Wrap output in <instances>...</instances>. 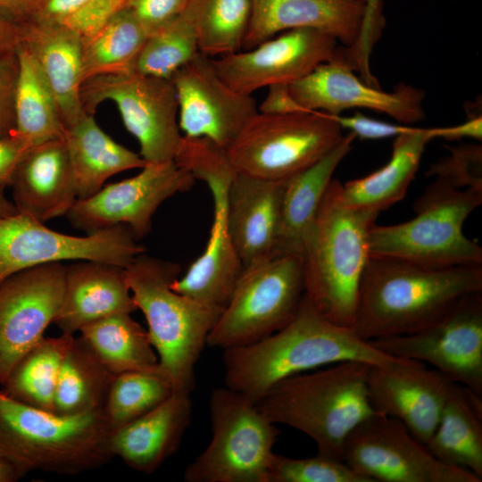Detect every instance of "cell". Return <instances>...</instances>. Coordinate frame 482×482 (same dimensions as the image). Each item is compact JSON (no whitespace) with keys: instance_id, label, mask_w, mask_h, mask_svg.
<instances>
[{"instance_id":"obj_20","label":"cell","mask_w":482,"mask_h":482,"mask_svg":"<svg viewBox=\"0 0 482 482\" xmlns=\"http://www.w3.org/2000/svg\"><path fill=\"white\" fill-rule=\"evenodd\" d=\"M295 100L305 110L330 115L352 108H366L386 113L404 125L425 118L421 89L401 83L385 92L365 83L340 60L319 64L304 77L288 85Z\"/></svg>"},{"instance_id":"obj_3","label":"cell","mask_w":482,"mask_h":482,"mask_svg":"<svg viewBox=\"0 0 482 482\" xmlns=\"http://www.w3.org/2000/svg\"><path fill=\"white\" fill-rule=\"evenodd\" d=\"M342 183L330 181L302 248L304 296L328 320L352 328L369 237L378 212L348 205Z\"/></svg>"},{"instance_id":"obj_26","label":"cell","mask_w":482,"mask_h":482,"mask_svg":"<svg viewBox=\"0 0 482 482\" xmlns=\"http://www.w3.org/2000/svg\"><path fill=\"white\" fill-rule=\"evenodd\" d=\"M191 417L190 395L173 392L153 410L112 431L113 457L138 472H154L178 451Z\"/></svg>"},{"instance_id":"obj_43","label":"cell","mask_w":482,"mask_h":482,"mask_svg":"<svg viewBox=\"0 0 482 482\" xmlns=\"http://www.w3.org/2000/svg\"><path fill=\"white\" fill-rule=\"evenodd\" d=\"M19 77L17 54L0 56V137L15 129V96Z\"/></svg>"},{"instance_id":"obj_11","label":"cell","mask_w":482,"mask_h":482,"mask_svg":"<svg viewBox=\"0 0 482 482\" xmlns=\"http://www.w3.org/2000/svg\"><path fill=\"white\" fill-rule=\"evenodd\" d=\"M344 136L335 117L322 112L290 114L257 112L226 149V154L237 172L281 180L319 161Z\"/></svg>"},{"instance_id":"obj_50","label":"cell","mask_w":482,"mask_h":482,"mask_svg":"<svg viewBox=\"0 0 482 482\" xmlns=\"http://www.w3.org/2000/svg\"><path fill=\"white\" fill-rule=\"evenodd\" d=\"M432 132L434 138H444L450 141L460 140L465 137L481 140L482 118L481 116H477L460 125L444 128H433Z\"/></svg>"},{"instance_id":"obj_16","label":"cell","mask_w":482,"mask_h":482,"mask_svg":"<svg viewBox=\"0 0 482 482\" xmlns=\"http://www.w3.org/2000/svg\"><path fill=\"white\" fill-rule=\"evenodd\" d=\"M195 180L174 160L147 162L134 177L77 199L66 216L74 228L87 234L124 226L140 238L149 233L159 206L172 195L189 190Z\"/></svg>"},{"instance_id":"obj_27","label":"cell","mask_w":482,"mask_h":482,"mask_svg":"<svg viewBox=\"0 0 482 482\" xmlns=\"http://www.w3.org/2000/svg\"><path fill=\"white\" fill-rule=\"evenodd\" d=\"M34 57L50 86L65 129L85 113L81 102V38L62 22L27 19L21 44Z\"/></svg>"},{"instance_id":"obj_1","label":"cell","mask_w":482,"mask_h":482,"mask_svg":"<svg viewBox=\"0 0 482 482\" xmlns=\"http://www.w3.org/2000/svg\"><path fill=\"white\" fill-rule=\"evenodd\" d=\"M396 358L361 338L352 328L322 316L303 295L293 319L250 345L224 349L225 385L255 403L278 382L341 362L385 365Z\"/></svg>"},{"instance_id":"obj_18","label":"cell","mask_w":482,"mask_h":482,"mask_svg":"<svg viewBox=\"0 0 482 482\" xmlns=\"http://www.w3.org/2000/svg\"><path fill=\"white\" fill-rule=\"evenodd\" d=\"M339 48L334 37L304 28L284 31L245 52L211 60L226 84L251 96L263 87L300 79L319 64L337 58Z\"/></svg>"},{"instance_id":"obj_38","label":"cell","mask_w":482,"mask_h":482,"mask_svg":"<svg viewBox=\"0 0 482 482\" xmlns=\"http://www.w3.org/2000/svg\"><path fill=\"white\" fill-rule=\"evenodd\" d=\"M173 393L160 371L114 375L103 411L112 431L153 410Z\"/></svg>"},{"instance_id":"obj_17","label":"cell","mask_w":482,"mask_h":482,"mask_svg":"<svg viewBox=\"0 0 482 482\" xmlns=\"http://www.w3.org/2000/svg\"><path fill=\"white\" fill-rule=\"evenodd\" d=\"M66 267L53 262L0 281V385L44 337L63 297Z\"/></svg>"},{"instance_id":"obj_10","label":"cell","mask_w":482,"mask_h":482,"mask_svg":"<svg viewBox=\"0 0 482 482\" xmlns=\"http://www.w3.org/2000/svg\"><path fill=\"white\" fill-rule=\"evenodd\" d=\"M303 295L300 253H275L244 268L207 345L224 350L275 333L293 319Z\"/></svg>"},{"instance_id":"obj_40","label":"cell","mask_w":482,"mask_h":482,"mask_svg":"<svg viewBox=\"0 0 482 482\" xmlns=\"http://www.w3.org/2000/svg\"><path fill=\"white\" fill-rule=\"evenodd\" d=\"M268 482H370L344 460L318 453L313 457L291 458L273 453Z\"/></svg>"},{"instance_id":"obj_45","label":"cell","mask_w":482,"mask_h":482,"mask_svg":"<svg viewBox=\"0 0 482 482\" xmlns=\"http://www.w3.org/2000/svg\"><path fill=\"white\" fill-rule=\"evenodd\" d=\"M342 129H349L361 139H383L409 131L412 126L397 125L367 117L360 112L352 116L333 115Z\"/></svg>"},{"instance_id":"obj_32","label":"cell","mask_w":482,"mask_h":482,"mask_svg":"<svg viewBox=\"0 0 482 482\" xmlns=\"http://www.w3.org/2000/svg\"><path fill=\"white\" fill-rule=\"evenodd\" d=\"M19 77L15 96V129L12 137L29 149L62 138L65 127L56 98L31 54L17 51Z\"/></svg>"},{"instance_id":"obj_4","label":"cell","mask_w":482,"mask_h":482,"mask_svg":"<svg viewBox=\"0 0 482 482\" xmlns=\"http://www.w3.org/2000/svg\"><path fill=\"white\" fill-rule=\"evenodd\" d=\"M370 366L341 362L291 376L276 384L257 404L275 424L311 437L318 453L342 459L349 435L376 413L368 392Z\"/></svg>"},{"instance_id":"obj_23","label":"cell","mask_w":482,"mask_h":482,"mask_svg":"<svg viewBox=\"0 0 482 482\" xmlns=\"http://www.w3.org/2000/svg\"><path fill=\"white\" fill-rule=\"evenodd\" d=\"M286 179L268 180L236 170L229 185L228 225L244 268L275 253Z\"/></svg>"},{"instance_id":"obj_12","label":"cell","mask_w":482,"mask_h":482,"mask_svg":"<svg viewBox=\"0 0 482 482\" xmlns=\"http://www.w3.org/2000/svg\"><path fill=\"white\" fill-rule=\"evenodd\" d=\"M80 95L83 109L89 114H95L105 101L117 106L146 162L174 160L183 135L179 132L177 95L170 79L136 71L102 75L86 80Z\"/></svg>"},{"instance_id":"obj_30","label":"cell","mask_w":482,"mask_h":482,"mask_svg":"<svg viewBox=\"0 0 482 482\" xmlns=\"http://www.w3.org/2000/svg\"><path fill=\"white\" fill-rule=\"evenodd\" d=\"M356 138L353 132L319 161L286 179L275 253L302 254L303 241L341 161ZM274 253V254H275Z\"/></svg>"},{"instance_id":"obj_7","label":"cell","mask_w":482,"mask_h":482,"mask_svg":"<svg viewBox=\"0 0 482 482\" xmlns=\"http://www.w3.org/2000/svg\"><path fill=\"white\" fill-rule=\"evenodd\" d=\"M482 204V188H457L436 179L414 204L415 217L370 231V256L446 268L482 264V247L462 230Z\"/></svg>"},{"instance_id":"obj_49","label":"cell","mask_w":482,"mask_h":482,"mask_svg":"<svg viewBox=\"0 0 482 482\" xmlns=\"http://www.w3.org/2000/svg\"><path fill=\"white\" fill-rule=\"evenodd\" d=\"M87 0H37L29 20L39 22H62Z\"/></svg>"},{"instance_id":"obj_8","label":"cell","mask_w":482,"mask_h":482,"mask_svg":"<svg viewBox=\"0 0 482 482\" xmlns=\"http://www.w3.org/2000/svg\"><path fill=\"white\" fill-rule=\"evenodd\" d=\"M174 161L206 183L213 202V219L204 251L170 287L204 303L224 308L244 270L227 216L228 188L236 170L226 150L205 137L183 136Z\"/></svg>"},{"instance_id":"obj_14","label":"cell","mask_w":482,"mask_h":482,"mask_svg":"<svg viewBox=\"0 0 482 482\" xmlns=\"http://www.w3.org/2000/svg\"><path fill=\"white\" fill-rule=\"evenodd\" d=\"M342 459L370 482H480L435 457L398 420L376 412L347 437Z\"/></svg>"},{"instance_id":"obj_13","label":"cell","mask_w":482,"mask_h":482,"mask_svg":"<svg viewBox=\"0 0 482 482\" xmlns=\"http://www.w3.org/2000/svg\"><path fill=\"white\" fill-rule=\"evenodd\" d=\"M124 226L83 237L52 230L26 214L0 218V281L21 270L63 261H93L128 267L145 248Z\"/></svg>"},{"instance_id":"obj_34","label":"cell","mask_w":482,"mask_h":482,"mask_svg":"<svg viewBox=\"0 0 482 482\" xmlns=\"http://www.w3.org/2000/svg\"><path fill=\"white\" fill-rule=\"evenodd\" d=\"M113 377L87 343L74 337L61 365L54 411L72 415L102 409Z\"/></svg>"},{"instance_id":"obj_48","label":"cell","mask_w":482,"mask_h":482,"mask_svg":"<svg viewBox=\"0 0 482 482\" xmlns=\"http://www.w3.org/2000/svg\"><path fill=\"white\" fill-rule=\"evenodd\" d=\"M26 21L27 19L0 11V56L17 54L22 44Z\"/></svg>"},{"instance_id":"obj_37","label":"cell","mask_w":482,"mask_h":482,"mask_svg":"<svg viewBox=\"0 0 482 482\" xmlns=\"http://www.w3.org/2000/svg\"><path fill=\"white\" fill-rule=\"evenodd\" d=\"M252 0H188L181 14L194 29L199 52L222 56L242 49Z\"/></svg>"},{"instance_id":"obj_24","label":"cell","mask_w":482,"mask_h":482,"mask_svg":"<svg viewBox=\"0 0 482 482\" xmlns=\"http://www.w3.org/2000/svg\"><path fill=\"white\" fill-rule=\"evenodd\" d=\"M10 187L18 212L43 223L66 215L78 196L64 138L31 147Z\"/></svg>"},{"instance_id":"obj_35","label":"cell","mask_w":482,"mask_h":482,"mask_svg":"<svg viewBox=\"0 0 482 482\" xmlns=\"http://www.w3.org/2000/svg\"><path fill=\"white\" fill-rule=\"evenodd\" d=\"M74 337H45L16 364L3 383V392L20 403L54 411L61 365Z\"/></svg>"},{"instance_id":"obj_28","label":"cell","mask_w":482,"mask_h":482,"mask_svg":"<svg viewBox=\"0 0 482 482\" xmlns=\"http://www.w3.org/2000/svg\"><path fill=\"white\" fill-rule=\"evenodd\" d=\"M78 199L99 191L112 176L147 162L140 154L114 141L97 124L94 114L85 112L63 136Z\"/></svg>"},{"instance_id":"obj_44","label":"cell","mask_w":482,"mask_h":482,"mask_svg":"<svg viewBox=\"0 0 482 482\" xmlns=\"http://www.w3.org/2000/svg\"><path fill=\"white\" fill-rule=\"evenodd\" d=\"M188 0H129L127 7L150 34L179 16Z\"/></svg>"},{"instance_id":"obj_42","label":"cell","mask_w":482,"mask_h":482,"mask_svg":"<svg viewBox=\"0 0 482 482\" xmlns=\"http://www.w3.org/2000/svg\"><path fill=\"white\" fill-rule=\"evenodd\" d=\"M129 0H87L62 23L81 39L87 38L103 29L119 12L126 8Z\"/></svg>"},{"instance_id":"obj_41","label":"cell","mask_w":482,"mask_h":482,"mask_svg":"<svg viewBox=\"0 0 482 482\" xmlns=\"http://www.w3.org/2000/svg\"><path fill=\"white\" fill-rule=\"evenodd\" d=\"M451 151L452 156L433 165L429 174L457 188H482L481 146L469 145Z\"/></svg>"},{"instance_id":"obj_22","label":"cell","mask_w":482,"mask_h":482,"mask_svg":"<svg viewBox=\"0 0 482 482\" xmlns=\"http://www.w3.org/2000/svg\"><path fill=\"white\" fill-rule=\"evenodd\" d=\"M366 0H252L242 49H251L279 32L314 29L351 47L360 38Z\"/></svg>"},{"instance_id":"obj_9","label":"cell","mask_w":482,"mask_h":482,"mask_svg":"<svg viewBox=\"0 0 482 482\" xmlns=\"http://www.w3.org/2000/svg\"><path fill=\"white\" fill-rule=\"evenodd\" d=\"M212 439L185 469L186 482H268L279 431L258 404L228 386L209 400Z\"/></svg>"},{"instance_id":"obj_54","label":"cell","mask_w":482,"mask_h":482,"mask_svg":"<svg viewBox=\"0 0 482 482\" xmlns=\"http://www.w3.org/2000/svg\"><path fill=\"white\" fill-rule=\"evenodd\" d=\"M16 212H18L12 201L6 198L3 191H0V218L10 216Z\"/></svg>"},{"instance_id":"obj_29","label":"cell","mask_w":482,"mask_h":482,"mask_svg":"<svg viewBox=\"0 0 482 482\" xmlns=\"http://www.w3.org/2000/svg\"><path fill=\"white\" fill-rule=\"evenodd\" d=\"M433 128L412 127L395 137L390 160L368 176L342 184L344 201L354 208L377 212L401 201L415 177Z\"/></svg>"},{"instance_id":"obj_15","label":"cell","mask_w":482,"mask_h":482,"mask_svg":"<svg viewBox=\"0 0 482 482\" xmlns=\"http://www.w3.org/2000/svg\"><path fill=\"white\" fill-rule=\"evenodd\" d=\"M370 342L391 356L430 364L482 396V291L464 295L422 330Z\"/></svg>"},{"instance_id":"obj_33","label":"cell","mask_w":482,"mask_h":482,"mask_svg":"<svg viewBox=\"0 0 482 482\" xmlns=\"http://www.w3.org/2000/svg\"><path fill=\"white\" fill-rule=\"evenodd\" d=\"M79 333L113 375L159 371L158 356L147 330L130 313L107 316L85 326Z\"/></svg>"},{"instance_id":"obj_47","label":"cell","mask_w":482,"mask_h":482,"mask_svg":"<svg viewBox=\"0 0 482 482\" xmlns=\"http://www.w3.org/2000/svg\"><path fill=\"white\" fill-rule=\"evenodd\" d=\"M269 87L258 112L266 114H290L312 112L303 108L292 96L287 84H275Z\"/></svg>"},{"instance_id":"obj_19","label":"cell","mask_w":482,"mask_h":482,"mask_svg":"<svg viewBox=\"0 0 482 482\" xmlns=\"http://www.w3.org/2000/svg\"><path fill=\"white\" fill-rule=\"evenodd\" d=\"M170 80L177 95L179 129L185 137H205L226 150L258 112L253 97L226 84L211 58L201 53Z\"/></svg>"},{"instance_id":"obj_53","label":"cell","mask_w":482,"mask_h":482,"mask_svg":"<svg viewBox=\"0 0 482 482\" xmlns=\"http://www.w3.org/2000/svg\"><path fill=\"white\" fill-rule=\"evenodd\" d=\"M366 21L375 23L385 19L382 0H366Z\"/></svg>"},{"instance_id":"obj_31","label":"cell","mask_w":482,"mask_h":482,"mask_svg":"<svg viewBox=\"0 0 482 482\" xmlns=\"http://www.w3.org/2000/svg\"><path fill=\"white\" fill-rule=\"evenodd\" d=\"M426 446L440 461L466 469L482 480L481 395L454 384Z\"/></svg>"},{"instance_id":"obj_46","label":"cell","mask_w":482,"mask_h":482,"mask_svg":"<svg viewBox=\"0 0 482 482\" xmlns=\"http://www.w3.org/2000/svg\"><path fill=\"white\" fill-rule=\"evenodd\" d=\"M29 150L13 137H0V191L11 186L14 173Z\"/></svg>"},{"instance_id":"obj_6","label":"cell","mask_w":482,"mask_h":482,"mask_svg":"<svg viewBox=\"0 0 482 482\" xmlns=\"http://www.w3.org/2000/svg\"><path fill=\"white\" fill-rule=\"evenodd\" d=\"M103 408L65 415L20 403L0 392V444L26 472L74 475L112 458Z\"/></svg>"},{"instance_id":"obj_25","label":"cell","mask_w":482,"mask_h":482,"mask_svg":"<svg viewBox=\"0 0 482 482\" xmlns=\"http://www.w3.org/2000/svg\"><path fill=\"white\" fill-rule=\"evenodd\" d=\"M136 310L125 268L78 261L66 267L62 302L54 323L62 334L74 336L98 320Z\"/></svg>"},{"instance_id":"obj_2","label":"cell","mask_w":482,"mask_h":482,"mask_svg":"<svg viewBox=\"0 0 482 482\" xmlns=\"http://www.w3.org/2000/svg\"><path fill=\"white\" fill-rule=\"evenodd\" d=\"M478 291H482V264L434 268L370 256L352 328L367 341L415 333Z\"/></svg>"},{"instance_id":"obj_55","label":"cell","mask_w":482,"mask_h":482,"mask_svg":"<svg viewBox=\"0 0 482 482\" xmlns=\"http://www.w3.org/2000/svg\"><path fill=\"white\" fill-rule=\"evenodd\" d=\"M0 457H3V458H7L11 461H12L9 454L7 453V452L5 451V449L3 447V445L0 444ZM16 463V462H15ZM17 464V463H16Z\"/></svg>"},{"instance_id":"obj_51","label":"cell","mask_w":482,"mask_h":482,"mask_svg":"<svg viewBox=\"0 0 482 482\" xmlns=\"http://www.w3.org/2000/svg\"><path fill=\"white\" fill-rule=\"evenodd\" d=\"M37 0H0V11L28 19Z\"/></svg>"},{"instance_id":"obj_39","label":"cell","mask_w":482,"mask_h":482,"mask_svg":"<svg viewBox=\"0 0 482 482\" xmlns=\"http://www.w3.org/2000/svg\"><path fill=\"white\" fill-rule=\"evenodd\" d=\"M199 53L194 29L180 13L147 35L133 71L170 79Z\"/></svg>"},{"instance_id":"obj_36","label":"cell","mask_w":482,"mask_h":482,"mask_svg":"<svg viewBox=\"0 0 482 482\" xmlns=\"http://www.w3.org/2000/svg\"><path fill=\"white\" fill-rule=\"evenodd\" d=\"M146 37L129 8L122 9L96 34L81 39L84 82L97 76L133 71Z\"/></svg>"},{"instance_id":"obj_21","label":"cell","mask_w":482,"mask_h":482,"mask_svg":"<svg viewBox=\"0 0 482 482\" xmlns=\"http://www.w3.org/2000/svg\"><path fill=\"white\" fill-rule=\"evenodd\" d=\"M367 384L375 411L401 421L424 445L434 433L454 386L436 370L408 359L370 365Z\"/></svg>"},{"instance_id":"obj_5","label":"cell","mask_w":482,"mask_h":482,"mask_svg":"<svg viewBox=\"0 0 482 482\" xmlns=\"http://www.w3.org/2000/svg\"><path fill=\"white\" fill-rule=\"evenodd\" d=\"M130 292L147 322L161 374L173 392L190 395L195 367L223 308L204 303L171 289L178 264L138 255L125 268Z\"/></svg>"},{"instance_id":"obj_52","label":"cell","mask_w":482,"mask_h":482,"mask_svg":"<svg viewBox=\"0 0 482 482\" xmlns=\"http://www.w3.org/2000/svg\"><path fill=\"white\" fill-rule=\"evenodd\" d=\"M26 471L14 461L0 457V482H12L22 477Z\"/></svg>"}]
</instances>
